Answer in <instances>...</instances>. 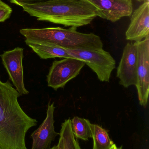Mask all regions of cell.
<instances>
[{
    "label": "cell",
    "instance_id": "ac0fdd59",
    "mask_svg": "<svg viewBox=\"0 0 149 149\" xmlns=\"http://www.w3.org/2000/svg\"><path fill=\"white\" fill-rule=\"evenodd\" d=\"M57 149H64L63 140L60 136H59V141L57 144Z\"/></svg>",
    "mask_w": 149,
    "mask_h": 149
},
{
    "label": "cell",
    "instance_id": "ba28073f",
    "mask_svg": "<svg viewBox=\"0 0 149 149\" xmlns=\"http://www.w3.org/2000/svg\"><path fill=\"white\" fill-rule=\"evenodd\" d=\"M1 57L3 66L17 91L21 95L29 94L24 81L23 49L16 47L11 50L4 52Z\"/></svg>",
    "mask_w": 149,
    "mask_h": 149
},
{
    "label": "cell",
    "instance_id": "d6986e66",
    "mask_svg": "<svg viewBox=\"0 0 149 149\" xmlns=\"http://www.w3.org/2000/svg\"><path fill=\"white\" fill-rule=\"evenodd\" d=\"M140 2H149V0H138Z\"/></svg>",
    "mask_w": 149,
    "mask_h": 149
},
{
    "label": "cell",
    "instance_id": "9a60e30c",
    "mask_svg": "<svg viewBox=\"0 0 149 149\" xmlns=\"http://www.w3.org/2000/svg\"><path fill=\"white\" fill-rule=\"evenodd\" d=\"M59 136L63 140L64 149H81L73 133L71 119H67L62 123Z\"/></svg>",
    "mask_w": 149,
    "mask_h": 149
},
{
    "label": "cell",
    "instance_id": "e0dca14e",
    "mask_svg": "<svg viewBox=\"0 0 149 149\" xmlns=\"http://www.w3.org/2000/svg\"><path fill=\"white\" fill-rule=\"evenodd\" d=\"M10 2L22 7L24 5H33L55 0H9Z\"/></svg>",
    "mask_w": 149,
    "mask_h": 149
},
{
    "label": "cell",
    "instance_id": "5bb4252c",
    "mask_svg": "<svg viewBox=\"0 0 149 149\" xmlns=\"http://www.w3.org/2000/svg\"><path fill=\"white\" fill-rule=\"evenodd\" d=\"M72 130L76 139L88 141L92 137L91 124L89 120L75 116L71 120Z\"/></svg>",
    "mask_w": 149,
    "mask_h": 149
},
{
    "label": "cell",
    "instance_id": "30bf717a",
    "mask_svg": "<svg viewBox=\"0 0 149 149\" xmlns=\"http://www.w3.org/2000/svg\"><path fill=\"white\" fill-rule=\"evenodd\" d=\"M54 102H49L45 119L39 127L31 135L32 144L31 149H50L52 142L59 134L55 131L54 127Z\"/></svg>",
    "mask_w": 149,
    "mask_h": 149
},
{
    "label": "cell",
    "instance_id": "603a6c76",
    "mask_svg": "<svg viewBox=\"0 0 149 149\" xmlns=\"http://www.w3.org/2000/svg\"><path fill=\"white\" fill-rule=\"evenodd\" d=\"M136 1H138V0H136Z\"/></svg>",
    "mask_w": 149,
    "mask_h": 149
},
{
    "label": "cell",
    "instance_id": "52a82bcc",
    "mask_svg": "<svg viewBox=\"0 0 149 149\" xmlns=\"http://www.w3.org/2000/svg\"><path fill=\"white\" fill-rule=\"evenodd\" d=\"M137 65L138 50L136 42L127 43L124 47L117 69L116 76L120 79L121 85L125 88L136 86Z\"/></svg>",
    "mask_w": 149,
    "mask_h": 149
},
{
    "label": "cell",
    "instance_id": "7c38bea8",
    "mask_svg": "<svg viewBox=\"0 0 149 149\" xmlns=\"http://www.w3.org/2000/svg\"><path fill=\"white\" fill-rule=\"evenodd\" d=\"M25 42L42 59L73 58L68 54L65 49L58 45L25 40Z\"/></svg>",
    "mask_w": 149,
    "mask_h": 149
},
{
    "label": "cell",
    "instance_id": "7402d4cb",
    "mask_svg": "<svg viewBox=\"0 0 149 149\" xmlns=\"http://www.w3.org/2000/svg\"><path fill=\"white\" fill-rule=\"evenodd\" d=\"M115 149H122V147H117V146H116Z\"/></svg>",
    "mask_w": 149,
    "mask_h": 149
},
{
    "label": "cell",
    "instance_id": "277c9868",
    "mask_svg": "<svg viewBox=\"0 0 149 149\" xmlns=\"http://www.w3.org/2000/svg\"><path fill=\"white\" fill-rule=\"evenodd\" d=\"M69 55L74 58L83 60L97 74L101 81L108 82L116 62L111 54L103 49L98 50L69 49Z\"/></svg>",
    "mask_w": 149,
    "mask_h": 149
},
{
    "label": "cell",
    "instance_id": "4fadbf2b",
    "mask_svg": "<svg viewBox=\"0 0 149 149\" xmlns=\"http://www.w3.org/2000/svg\"><path fill=\"white\" fill-rule=\"evenodd\" d=\"M93 149H110L115 143L111 140L108 131L97 124H91Z\"/></svg>",
    "mask_w": 149,
    "mask_h": 149
},
{
    "label": "cell",
    "instance_id": "6da1fadb",
    "mask_svg": "<svg viewBox=\"0 0 149 149\" xmlns=\"http://www.w3.org/2000/svg\"><path fill=\"white\" fill-rule=\"evenodd\" d=\"M20 96L9 81L0 79V149H28L26 133L37 121L23 111L18 101Z\"/></svg>",
    "mask_w": 149,
    "mask_h": 149
},
{
    "label": "cell",
    "instance_id": "5b68a950",
    "mask_svg": "<svg viewBox=\"0 0 149 149\" xmlns=\"http://www.w3.org/2000/svg\"><path fill=\"white\" fill-rule=\"evenodd\" d=\"M85 65L84 61L74 58L55 60L47 76L48 86L56 91L64 88L67 83L79 74Z\"/></svg>",
    "mask_w": 149,
    "mask_h": 149
},
{
    "label": "cell",
    "instance_id": "7a4b0ae2",
    "mask_svg": "<svg viewBox=\"0 0 149 149\" xmlns=\"http://www.w3.org/2000/svg\"><path fill=\"white\" fill-rule=\"evenodd\" d=\"M22 7L38 20L75 29L89 24L98 16L95 7L87 0H55Z\"/></svg>",
    "mask_w": 149,
    "mask_h": 149
},
{
    "label": "cell",
    "instance_id": "3957f363",
    "mask_svg": "<svg viewBox=\"0 0 149 149\" xmlns=\"http://www.w3.org/2000/svg\"><path fill=\"white\" fill-rule=\"evenodd\" d=\"M70 28L49 27L43 29H22L20 33L25 41L46 43L69 49L98 50L103 49L100 38L92 33H83Z\"/></svg>",
    "mask_w": 149,
    "mask_h": 149
},
{
    "label": "cell",
    "instance_id": "44dd1931",
    "mask_svg": "<svg viewBox=\"0 0 149 149\" xmlns=\"http://www.w3.org/2000/svg\"><path fill=\"white\" fill-rule=\"evenodd\" d=\"M116 145H115V144L114 145V146H113V147H112V148H111L110 149H115L116 148Z\"/></svg>",
    "mask_w": 149,
    "mask_h": 149
},
{
    "label": "cell",
    "instance_id": "2e32d148",
    "mask_svg": "<svg viewBox=\"0 0 149 149\" xmlns=\"http://www.w3.org/2000/svg\"><path fill=\"white\" fill-rule=\"evenodd\" d=\"M12 12L10 6L0 0V22H3L8 19Z\"/></svg>",
    "mask_w": 149,
    "mask_h": 149
},
{
    "label": "cell",
    "instance_id": "8fae6325",
    "mask_svg": "<svg viewBox=\"0 0 149 149\" xmlns=\"http://www.w3.org/2000/svg\"><path fill=\"white\" fill-rule=\"evenodd\" d=\"M131 15L126 39L140 42L149 36V2H143Z\"/></svg>",
    "mask_w": 149,
    "mask_h": 149
},
{
    "label": "cell",
    "instance_id": "ffe728a7",
    "mask_svg": "<svg viewBox=\"0 0 149 149\" xmlns=\"http://www.w3.org/2000/svg\"><path fill=\"white\" fill-rule=\"evenodd\" d=\"M50 149H57V146H54V147H52Z\"/></svg>",
    "mask_w": 149,
    "mask_h": 149
},
{
    "label": "cell",
    "instance_id": "8992f818",
    "mask_svg": "<svg viewBox=\"0 0 149 149\" xmlns=\"http://www.w3.org/2000/svg\"><path fill=\"white\" fill-rule=\"evenodd\" d=\"M138 50L136 83L139 103L146 107L149 93V36L136 42Z\"/></svg>",
    "mask_w": 149,
    "mask_h": 149
},
{
    "label": "cell",
    "instance_id": "9c48e42d",
    "mask_svg": "<svg viewBox=\"0 0 149 149\" xmlns=\"http://www.w3.org/2000/svg\"><path fill=\"white\" fill-rule=\"evenodd\" d=\"M96 9L97 16L114 22L133 13L132 0H87Z\"/></svg>",
    "mask_w": 149,
    "mask_h": 149
}]
</instances>
